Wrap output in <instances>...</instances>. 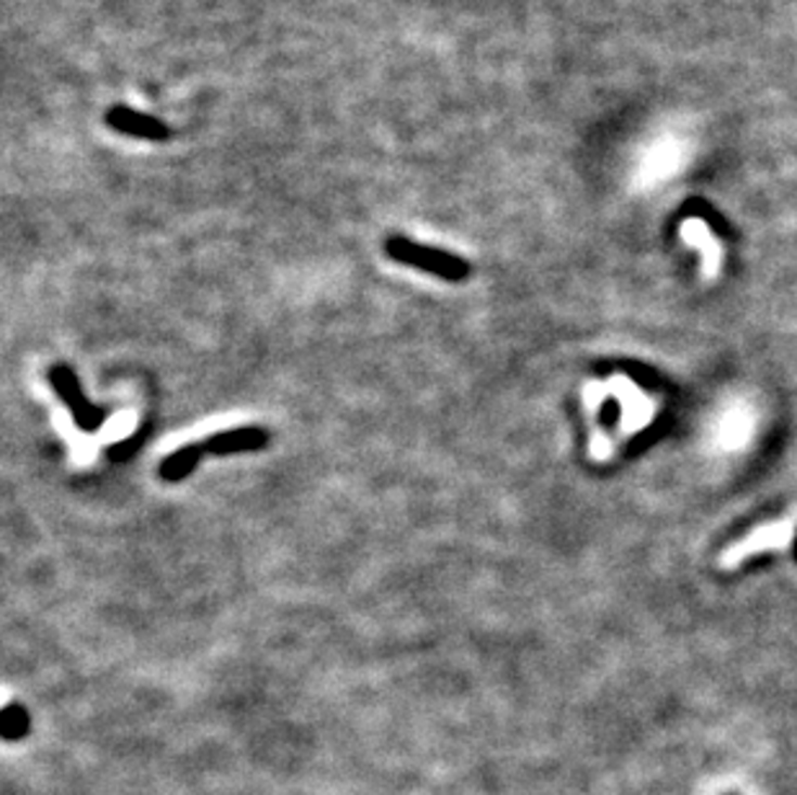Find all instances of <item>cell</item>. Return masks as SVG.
I'll return each instance as SVG.
<instances>
[{"label": "cell", "instance_id": "obj_4", "mask_svg": "<svg viewBox=\"0 0 797 795\" xmlns=\"http://www.w3.org/2000/svg\"><path fill=\"white\" fill-rule=\"evenodd\" d=\"M106 125L117 132L127 134V138H138L147 142H166L170 138L168 125L160 119L150 117V114L134 112L129 106H112L106 114Z\"/></svg>", "mask_w": 797, "mask_h": 795}, {"label": "cell", "instance_id": "obj_2", "mask_svg": "<svg viewBox=\"0 0 797 795\" xmlns=\"http://www.w3.org/2000/svg\"><path fill=\"white\" fill-rule=\"evenodd\" d=\"M50 385H52V390L57 393V398L63 400L67 409H70L75 426H78L80 432L93 434L106 424L108 411L97 409V406L86 398L83 387H80L78 383V375H75L70 367L54 364L50 370Z\"/></svg>", "mask_w": 797, "mask_h": 795}, {"label": "cell", "instance_id": "obj_5", "mask_svg": "<svg viewBox=\"0 0 797 795\" xmlns=\"http://www.w3.org/2000/svg\"><path fill=\"white\" fill-rule=\"evenodd\" d=\"M269 445V434L258 426H237L213 437L202 439V447L207 454H237V452H258Z\"/></svg>", "mask_w": 797, "mask_h": 795}, {"label": "cell", "instance_id": "obj_7", "mask_svg": "<svg viewBox=\"0 0 797 795\" xmlns=\"http://www.w3.org/2000/svg\"><path fill=\"white\" fill-rule=\"evenodd\" d=\"M202 454H204V447L202 441L200 445H187V447H179L176 452H170L166 460L160 462V478L166 480V484H179V480L189 478L196 471V465L202 462Z\"/></svg>", "mask_w": 797, "mask_h": 795}, {"label": "cell", "instance_id": "obj_1", "mask_svg": "<svg viewBox=\"0 0 797 795\" xmlns=\"http://www.w3.org/2000/svg\"><path fill=\"white\" fill-rule=\"evenodd\" d=\"M385 254L393 258L395 264H403V267L426 271V274L439 277L445 282H465L470 277V264L465 258L452 254V251L424 246V243H415L406 235H390L385 241Z\"/></svg>", "mask_w": 797, "mask_h": 795}, {"label": "cell", "instance_id": "obj_8", "mask_svg": "<svg viewBox=\"0 0 797 795\" xmlns=\"http://www.w3.org/2000/svg\"><path fill=\"white\" fill-rule=\"evenodd\" d=\"M29 731V713L24 705H9L3 713V736L13 742V739H22Z\"/></svg>", "mask_w": 797, "mask_h": 795}, {"label": "cell", "instance_id": "obj_6", "mask_svg": "<svg viewBox=\"0 0 797 795\" xmlns=\"http://www.w3.org/2000/svg\"><path fill=\"white\" fill-rule=\"evenodd\" d=\"M681 238H684L690 246H694L702 254V269H705L707 280H712L720 269V246L710 233V228L702 220H686L681 226Z\"/></svg>", "mask_w": 797, "mask_h": 795}, {"label": "cell", "instance_id": "obj_3", "mask_svg": "<svg viewBox=\"0 0 797 795\" xmlns=\"http://www.w3.org/2000/svg\"><path fill=\"white\" fill-rule=\"evenodd\" d=\"M795 540V525L793 522H772L767 527H756L746 540L735 542L720 555V568L733 570L738 568L746 559H751L756 553H767V550H787L793 548Z\"/></svg>", "mask_w": 797, "mask_h": 795}]
</instances>
